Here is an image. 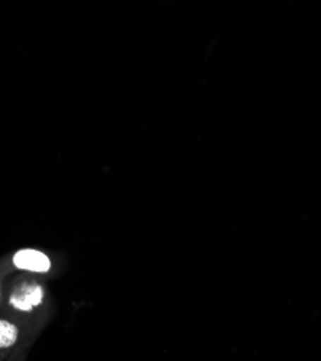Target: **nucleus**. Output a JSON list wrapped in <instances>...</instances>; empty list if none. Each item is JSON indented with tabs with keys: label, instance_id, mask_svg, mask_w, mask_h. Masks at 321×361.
Segmentation results:
<instances>
[{
	"label": "nucleus",
	"instance_id": "1",
	"mask_svg": "<svg viewBox=\"0 0 321 361\" xmlns=\"http://www.w3.org/2000/svg\"><path fill=\"white\" fill-rule=\"evenodd\" d=\"M44 298L45 290L41 283L23 279L13 285L8 296V305L19 314H32L44 304Z\"/></svg>",
	"mask_w": 321,
	"mask_h": 361
},
{
	"label": "nucleus",
	"instance_id": "2",
	"mask_svg": "<svg viewBox=\"0 0 321 361\" xmlns=\"http://www.w3.org/2000/svg\"><path fill=\"white\" fill-rule=\"evenodd\" d=\"M12 264L18 270L29 274H48L51 270V259L37 249H20L12 256Z\"/></svg>",
	"mask_w": 321,
	"mask_h": 361
},
{
	"label": "nucleus",
	"instance_id": "3",
	"mask_svg": "<svg viewBox=\"0 0 321 361\" xmlns=\"http://www.w3.org/2000/svg\"><path fill=\"white\" fill-rule=\"evenodd\" d=\"M23 326L9 318H0V361H6L23 344Z\"/></svg>",
	"mask_w": 321,
	"mask_h": 361
},
{
	"label": "nucleus",
	"instance_id": "4",
	"mask_svg": "<svg viewBox=\"0 0 321 361\" xmlns=\"http://www.w3.org/2000/svg\"><path fill=\"white\" fill-rule=\"evenodd\" d=\"M28 354V347L22 345L20 348H18L6 361H25V357Z\"/></svg>",
	"mask_w": 321,
	"mask_h": 361
},
{
	"label": "nucleus",
	"instance_id": "5",
	"mask_svg": "<svg viewBox=\"0 0 321 361\" xmlns=\"http://www.w3.org/2000/svg\"><path fill=\"white\" fill-rule=\"evenodd\" d=\"M0 300H2V288H0Z\"/></svg>",
	"mask_w": 321,
	"mask_h": 361
}]
</instances>
